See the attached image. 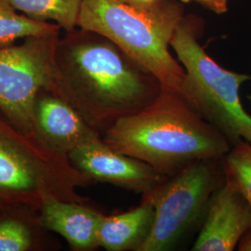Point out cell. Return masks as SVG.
<instances>
[{"label":"cell","mask_w":251,"mask_h":251,"mask_svg":"<svg viewBox=\"0 0 251 251\" xmlns=\"http://www.w3.org/2000/svg\"><path fill=\"white\" fill-rule=\"evenodd\" d=\"M51 87L94 129L152 104L163 85L149 69L106 36L76 27L59 38Z\"/></svg>","instance_id":"obj_1"},{"label":"cell","mask_w":251,"mask_h":251,"mask_svg":"<svg viewBox=\"0 0 251 251\" xmlns=\"http://www.w3.org/2000/svg\"><path fill=\"white\" fill-rule=\"evenodd\" d=\"M102 140L112 149L147 163L166 177L195 162L224 159L232 148L178 91L166 87L152 104L117 120L102 133Z\"/></svg>","instance_id":"obj_2"},{"label":"cell","mask_w":251,"mask_h":251,"mask_svg":"<svg viewBox=\"0 0 251 251\" xmlns=\"http://www.w3.org/2000/svg\"><path fill=\"white\" fill-rule=\"evenodd\" d=\"M183 16L177 0H159L144 9L119 0H82L77 27L106 36L149 69L163 87L179 91L185 71L169 48Z\"/></svg>","instance_id":"obj_3"},{"label":"cell","mask_w":251,"mask_h":251,"mask_svg":"<svg viewBox=\"0 0 251 251\" xmlns=\"http://www.w3.org/2000/svg\"><path fill=\"white\" fill-rule=\"evenodd\" d=\"M93 182L67 155L50 148L34 133L12 125L0 113V211L38 212L49 197L86 203L77 192Z\"/></svg>","instance_id":"obj_4"},{"label":"cell","mask_w":251,"mask_h":251,"mask_svg":"<svg viewBox=\"0 0 251 251\" xmlns=\"http://www.w3.org/2000/svg\"><path fill=\"white\" fill-rule=\"evenodd\" d=\"M203 26L201 19L184 15L171 38V47L185 71L178 92L232 146L242 140L251 144V116L240 98V88L251 76L225 69L206 53L198 41Z\"/></svg>","instance_id":"obj_5"},{"label":"cell","mask_w":251,"mask_h":251,"mask_svg":"<svg viewBox=\"0 0 251 251\" xmlns=\"http://www.w3.org/2000/svg\"><path fill=\"white\" fill-rule=\"evenodd\" d=\"M225 179L224 159L200 160L143 195L153 206L154 218L139 251L171 250L204 219L212 194Z\"/></svg>","instance_id":"obj_6"},{"label":"cell","mask_w":251,"mask_h":251,"mask_svg":"<svg viewBox=\"0 0 251 251\" xmlns=\"http://www.w3.org/2000/svg\"><path fill=\"white\" fill-rule=\"evenodd\" d=\"M60 36H29L18 45L0 47V113L24 132L34 133L36 95L53 83Z\"/></svg>","instance_id":"obj_7"},{"label":"cell","mask_w":251,"mask_h":251,"mask_svg":"<svg viewBox=\"0 0 251 251\" xmlns=\"http://www.w3.org/2000/svg\"><path fill=\"white\" fill-rule=\"evenodd\" d=\"M68 158L93 183H110L141 195L149 193L168 178L147 163L112 149L102 137L80 145Z\"/></svg>","instance_id":"obj_8"},{"label":"cell","mask_w":251,"mask_h":251,"mask_svg":"<svg viewBox=\"0 0 251 251\" xmlns=\"http://www.w3.org/2000/svg\"><path fill=\"white\" fill-rule=\"evenodd\" d=\"M251 227V205L225 176L224 182L211 196L203 226L192 251H234Z\"/></svg>","instance_id":"obj_9"},{"label":"cell","mask_w":251,"mask_h":251,"mask_svg":"<svg viewBox=\"0 0 251 251\" xmlns=\"http://www.w3.org/2000/svg\"><path fill=\"white\" fill-rule=\"evenodd\" d=\"M34 133L54 151L67 155L102 136L50 86L39 90L33 109Z\"/></svg>","instance_id":"obj_10"},{"label":"cell","mask_w":251,"mask_h":251,"mask_svg":"<svg viewBox=\"0 0 251 251\" xmlns=\"http://www.w3.org/2000/svg\"><path fill=\"white\" fill-rule=\"evenodd\" d=\"M104 214L86 203L49 197L38 210V220L46 231L58 233L74 251H90L99 248L98 230Z\"/></svg>","instance_id":"obj_11"},{"label":"cell","mask_w":251,"mask_h":251,"mask_svg":"<svg viewBox=\"0 0 251 251\" xmlns=\"http://www.w3.org/2000/svg\"><path fill=\"white\" fill-rule=\"evenodd\" d=\"M154 208L142 199L135 208L117 215H103L99 230V248L108 251H139L152 229Z\"/></svg>","instance_id":"obj_12"},{"label":"cell","mask_w":251,"mask_h":251,"mask_svg":"<svg viewBox=\"0 0 251 251\" xmlns=\"http://www.w3.org/2000/svg\"><path fill=\"white\" fill-rule=\"evenodd\" d=\"M38 212L26 209L0 211V251L38 250Z\"/></svg>","instance_id":"obj_13"},{"label":"cell","mask_w":251,"mask_h":251,"mask_svg":"<svg viewBox=\"0 0 251 251\" xmlns=\"http://www.w3.org/2000/svg\"><path fill=\"white\" fill-rule=\"evenodd\" d=\"M28 18L58 25L65 32L77 27L82 0H7Z\"/></svg>","instance_id":"obj_14"},{"label":"cell","mask_w":251,"mask_h":251,"mask_svg":"<svg viewBox=\"0 0 251 251\" xmlns=\"http://www.w3.org/2000/svg\"><path fill=\"white\" fill-rule=\"evenodd\" d=\"M61 30L62 28L53 23L28 18L7 0H0V47L13 45L29 36L61 33Z\"/></svg>","instance_id":"obj_15"},{"label":"cell","mask_w":251,"mask_h":251,"mask_svg":"<svg viewBox=\"0 0 251 251\" xmlns=\"http://www.w3.org/2000/svg\"><path fill=\"white\" fill-rule=\"evenodd\" d=\"M225 176L231 179L251 206V144L240 141L224 158Z\"/></svg>","instance_id":"obj_16"},{"label":"cell","mask_w":251,"mask_h":251,"mask_svg":"<svg viewBox=\"0 0 251 251\" xmlns=\"http://www.w3.org/2000/svg\"><path fill=\"white\" fill-rule=\"evenodd\" d=\"M181 2L188 3L191 1L197 2L205 9H208L216 14H224L228 10V0H180Z\"/></svg>","instance_id":"obj_17"},{"label":"cell","mask_w":251,"mask_h":251,"mask_svg":"<svg viewBox=\"0 0 251 251\" xmlns=\"http://www.w3.org/2000/svg\"><path fill=\"white\" fill-rule=\"evenodd\" d=\"M126 5L131 6L137 9H149L155 5L159 0H119Z\"/></svg>","instance_id":"obj_18"},{"label":"cell","mask_w":251,"mask_h":251,"mask_svg":"<svg viewBox=\"0 0 251 251\" xmlns=\"http://www.w3.org/2000/svg\"><path fill=\"white\" fill-rule=\"evenodd\" d=\"M238 251H251V227L243 234L240 238L238 245H237Z\"/></svg>","instance_id":"obj_19"},{"label":"cell","mask_w":251,"mask_h":251,"mask_svg":"<svg viewBox=\"0 0 251 251\" xmlns=\"http://www.w3.org/2000/svg\"><path fill=\"white\" fill-rule=\"evenodd\" d=\"M248 98H249V100H251V95H250V96H249V97H248Z\"/></svg>","instance_id":"obj_20"}]
</instances>
